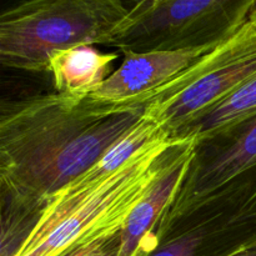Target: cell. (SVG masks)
I'll return each instance as SVG.
<instances>
[{"label":"cell","mask_w":256,"mask_h":256,"mask_svg":"<svg viewBox=\"0 0 256 256\" xmlns=\"http://www.w3.org/2000/svg\"><path fill=\"white\" fill-rule=\"evenodd\" d=\"M198 145L195 142L185 145L152 190L132 209L120 232V246L116 256H140L159 245L152 242H156L152 232L160 218L176 200L186 182L196 156Z\"/></svg>","instance_id":"52a82bcc"},{"label":"cell","mask_w":256,"mask_h":256,"mask_svg":"<svg viewBox=\"0 0 256 256\" xmlns=\"http://www.w3.org/2000/svg\"><path fill=\"white\" fill-rule=\"evenodd\" d=\"M219 40L176 50L124 52V60L119 69L112 72L89 96L102 104L140 105L152 92L185 72L202 55L209 52Z\"/></svg>","instance_id":"8992f818"},{"label":"cell","mask_w":256,"mask_h":256,"mask_svg":"<svg viewBox=\"0 0 256 256\" xmlns=\"http://www.w3.org/2000/svg\"><path fill=\"white\" fill-rule=\"evenodd\" d=\"M256 78V0H248L216 45L145 98L144 116L174 136Z\"/></svg>","instance_id":"277c9868"},{"label":"cell","mask_w":256,"mask_h":256,"mask_svg":"<svg viewBox=\"0 0 256 256\" xmlns=\"http://www.w3.org/2000/svg\"><path fill=\"white\" fill-rule=\"evenodd\" d=\"M246 4L230 0L135 2L129 26L112 46L122 52H148L209 44L224 36Z\"/></svg>","instance_id":"5b68a950"},{"label":"cell","mask_w":256,"mask_h":256,"mask_svg":"<svg viewBox=\"0 0 256 256\" xmlns=\"http://www.w3.org/2000/svg\"><path fill=\"white\" fill-rule=\"evenodd\" d=\"M135 2L34 0L0 16V60L4 66L48 72L52 52L75 45L112 46L129 26Z\"/></svg>","instance_id":"3957f363"},{"label":"cell","mask_w":256,"mask_h":256,"mask_svg":"<svg viewBox=\"0 0 256 256\" xmlns=\"http://www.w3.org/2000/svg\"><path fill=\"white\" fill-rule=\"evenodd\" d=\"M256 118V78L242 85L229 98L180 129L174 136L192 140L196 144L225 134L240 124Z\"/></svg>","instance_id":"30bf717a"},{"label":"cell","mask_w":256,"mask_h":256,"mask_svg":"<svg viewBox=\"0 0 256 256\" xmlns=\"http://www.w3.org/2000/svg\"><path fill=\"white\" fill-rule=\"evenodd\" d=\"M116 52H102L94 45H75L52 52L48 62L55 92L89 96L110 76Z\"/></svg>","instance_id":"9c48e42d"},{"label":"cell","mask_w":256,"mask_h":256,"mask_svg":"<svg viewBox=\"0 0 256 256\" xmlns=\"http://www.w3.org/2000/svg\"><path fill=\"white\" fill-rule=\"evenodd\" d=\"M256 168V118L249 122L246 130L236 142L220 152L212 162L202 165L192 176H188L184 192L178 195L175 212L178 215L199 205L222 188Z\"/></svg>","instance_id":"ba28073f"},{"label":"cell","mask_w":256,"mask_h":256,"mask_svg":"<svg viewBox=\"0 0 256 256\" xmlns=\"http://www.w3.org/2000/svg\"><path fill=\"white\" fill-rule=\"evenodd\" d=\"M202 242L204 235L200 230H195L179 235L165 244L158 245L155 249L140 256H202Z\"/></svg>","instance_id":"7c38bea8"},{"label":"cell","mask_w":256,"mask_h":256,"mask_svg":"<svg viewBox=\"0 0 256 256\" xmlns=\"http://www.w3.org/2000/svg\"><path fill=\"white\" fill-rule=\"evenodd\" d=\"M222 256H256V236L254 239L238 245Z\"/></svg>","instance_id":"5bb4252c"},{"label":"cell","mask_w":256,"mask_h":256,"mask_svg":"<svg viewBox=\"0 0 256 256\" xmlns=\"http://www.w3.org/2000/svg\"><path fill=\"white\" fill-rule=\"evenodd\" d=\"M120 246V232L75 250L66 256H116Z\"/></svg>","instance_id":"4fadbf2b"},{"label":"cell","mask_w":256,"mask_h":256,"mask_svg":"<svg viewBox=\"0 0 256 256\" xmlns=\"http://www.w3.org/2000/svg\"><path fill=\"white\" fill-rule=\"evenodd\" d=\"M164 132H166V130L162 129L159 125L155 124L152 120L145 118L142 114V120L136 126L132 128L124 138L115 142L94 166L90 168L75 182H70L68 186L62 189V192H82V190L89 189L92 185L102 182L106 178L112 176V174L119 172L122 166H125L128 162L132 159L142 148L146 146L152 140L158 139Z\"/></svg>","instance_id":"8fae6325"},{"label":"cell","mask_w":256,"mask_h":256,"mask_svg":"<svg viewBox=\"0 0 256 256\" xmlns=\"http://www.w3.org/2000/svg\"><path fill=\"white\" fill-rule=\"evenodd\" d=\"M190 142L166 132L142 148L119 172L89 189L60 190L42 210L15 256H66L119 234L132 209Z\"/></svg>","instance_id":"7a4b0ae2"},{"label":"cell","mask_w":256,"mask_h":256,"mask_svg":"<svg viewBox=\"0 0 256 256\" xmlns=\"http://www.w3.org/2000/svg\"><path fill=\"white\" fill-rule=\"evenodd\" d=\"M145 105L52 92L6 102L0 115L2 208L42 212L136 126Z\"/></svg>","instance_id":"6da1fadb"}]
</instances>
